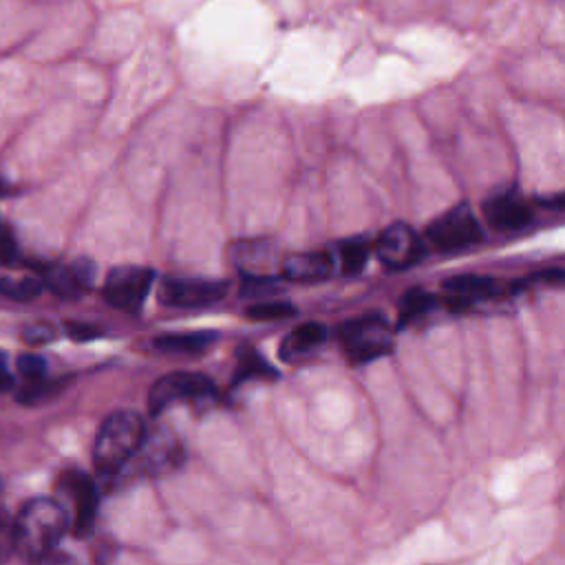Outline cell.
Here are the masks:
<instances>
[{
	"instance_id": "cell-1",
	"label": "cell",
	"mask_w": 565,
	"mask_h": 565,
	"mask_svg": "<svg viewBox=\"0 0 565 565\" xmlns=\"http://www.w3.org/2000/svg\"><path fill=\"white\" fill-rule=\"evenodd\" d=\"M68 525V512L60 501L49 497L31 499L13 521V550L35 561L57 547Z\"/></svg>"
},
{
	"instance_id": "cell-2",
	"label": "cell",
	"mask_w": 565,
	"mask_h": 565,
	"mask_svg": "<svg viewBox=\"0 0 565 565\" xmlns=\"http://www.w3.org/2000/svg\"><path fill=\"white\" fill-rule=\"evenodd\" d=\"M146 437V426L141 415L135 411H115L108 415L95 437L93 461L99 472H117L124 468L139 450Z\"/></svg>"
},
{
	"instance_id": "cell-3",
	"label": "cell",
	"mask_w": 565,
	"mask_h": 565,
	"mask_svg": "<svg viewBox=\"0 0 565 565\" xmlns=\"http://www.w3.org/2000/svg\"><path fill=\"white\" fill-rule=\"evenodd\" d=\"M395 333L393 327L375 313L358 316L340 327L342 353L353 364H366L393 351Z\"/></svg>"
},
{
	"instance_id": "cell-4",
	"label": "cell",
	"mask_w": 565,
	"mask_h": 565,
	"mask_svg": "<svg viewBox=\"0 0 565 565\" xmlns=\"http://www.w3.org/2000/svg\"><path fill=\"white\" fill-rule=\"evenodd\" d=\"M426 243L437 252H459L481 243L483 230L472 210L466 203H459L444 214H439L424 234Z\"/></svg>"
},
{
	"instance_id": "cell-5",
	"label": "cell",
	"mask_w": 565,
	"mask_h": 565,
	"mask_svg": "<svg viewBox=\"0 0 565 565\" xmlns=\"http://www.w3.org/2000/svg\"><path fill=\"white\" fill-rule=\"evenodd\" d=\"M510 294H514L510 285L477 274L455 276L441 285V300L450 311H475L479 307L494 305Z\"/></svg>"
},
{
	"instance_id": "cell-6",
	"label": "cell",
	"mask_w": 565,
	"mask_h": 565,
	"mask_svg": "<svg viewBox=\"0 0 565 565\" xmlns=\"http://www.w3.org/2000/svg\"><path fill=\"white\" fill-rule=\"evenodd\" d=\"M216 386L203 373L192 371H174L159 377L148 395V411L159 415L174 402H207L214 399Z\"/></svg>"
},
{
	"instance_id": "cell-7",
	"label": "cell",
	"mask_w": 565,
	"mask_h": 565,
	"mask_svg": "<svg viewBox=\"0 0 565 565\" xmlns=\"http://www.w3.org/2000/svg\"><path fill=\"white\" fill-rule=\"evenodd\" d=\"M154 280V271L141 265H119L110 269L104 282V298L108 305L121 311H139L143 305L150 285Z\"/></svg>"
},
{
	"instance_id": "cell-8",
	"label": "cell",
	"mask_w": 565,
	"mask_h": 565,
	"mask_svg": "<svg viewBox=\"0 0 565 565\" xmlns=\"http://www.w3.org/2000/svg\"><path fill=\"white\" fill-rule=\"evenodd\" d=\"M57 490L64 497V501L60 503H71L66 512H68L73 532L77 536H84L86 532H90L95 512H97V490L88 479V475L79 470H66L57 481Z\"/></svg>"
},
{
	"instance_id": "cell-9",
	"label": "cell",
	"mask_w": 565,
	"mask_h": 565,
	"mask_svg": "<svg viewBox=\"0 0 565 565\" xmlns=\"http://www.w3.org/2000/svg\"><path fill=\"white\" fill-rule=\"evenodd\" d=\"M227 294V282L207 278L170 276L159 287V300L170 307H207Z\"/></svg>"
},
{
	"instance_id": "cell-10",
	"label": "cell",
	"mask_w": 565,
	"mask_h": 565,
	"mask_svg": "<svg viewBox=\"0 0 565 565\" xmlns=\"http://www.w3.org/2000/svg\"><path fill=\"white\" fill-rule=\"evenodd\" d=\"M377 258L386 269H406L422 260L424 238L406 223L388 225L377 238Z\"/></svg>"
},
{
	"instance_id": "cell-11",
	"label": "cell",
	"mask_w": 565,
	"mask_h": 565,
	"mask_svg": "<svg viewBox=\"0 0 565 565\" xmlns=\"http://www.w3.org/2000/svg\"><path fill=\"white\" fill-rule=\"evenodd\" d=\"M232 260L249 282H263L274 274V269L280 271L282 258H278V249L271 241L243 238L232 245Z\"/></svg>"
},
{
	"instance_id": "cell-12",
	"label": "cell",
	"mask_w": 565,
	"mask_h": 565,
	"mask_svg": "<svg viewBox=\"0 0 565 565\" xmlns=\"http://www.w3.org/2000/svg\"><path fill=\"white\" fill-rule=\"evenodd\" d=\"M135 457H139V463L148 475H166L181 466L183 448L168 428H157L143 437Z\"/></svg>"
},
{
	"instance_id": "cell-13",
	"label": "cell",
	"mask_w": 565,
	"mask_h": 565,
	"mask_svg": "<svg viewBox=\"0 0 565 565\" xmlns=\"http://www.w3.org/2000/svg\"><path fill=\"white\" fill-rule=\"evenodd\" d=\"M483 216L490 227L499 232H514L530 225L532 205L514 190H503L483 201Z\"/></svg>"
},
{
	"instance_id": "cell-14",
	"label": "cell",
	"mask_w": 565,
	"mask_h": 565,
	"mask_svg": "<svg viewBox=\"0 0 565 565\" xmlns=\"http://www.w3.org/2000/svg\"><path fill=\"white\" fill-rule=\"evenodd\" d=\"M324 340H327V329L320 322H302L280 340L278 355L282 362L296 364L311 358L322 347Z\"/></svg>"
},
{
	"instance_id": "cell-15",
	"label": "cell",
	"mask_w": 565,
	"mask_h": 565,
	"mask_svg": "<svg viewBox=\"0 0 565 565\" xmlns=\"http://www.w3.org/2000/svg\"><path fill=\"white\" fill-rule=\"evenodd\" d=\"M333 258L329 252H300L280 260V274L294 282H316L331 276Z\"/></svg>"
},
{
	"instance_id": "cell-16",
	"label": "cell",
	"mask_w": 565,
	"mask_h": 565,
	"mask_svg": "<svg viewBox=\"0 0 565 565\" xmlns=\"http://www.w3.org/2000/svg\"><path fill=\"white\" fill-rule=\"evenodd\" d=\"M437 302H439V298L435 294L426 291L424 287L406 289V294L399 298V305H397V327L406 329L408 324L424 320L426 316H430L435 311Z\"/></svg>"
},
{
	"instance_id": "cell-17",
	"label": "cell",
	"mask_w": 565,
	"mask_h": 565,
	"mask_svg": "<svg viewBox=\"0 0 565 565\" xmlns=\"http://www.w3.org/2000/svg\"><path fill=\"white\" fill-rule=\"evenodd\" d=\"M216 340L214 331H188V333H163L154 338V347L172 353H196L207 349Z\"/></svg>"
},
{
	"instance_id": "cell-18",
	"label": "cell",
	"mask_w": 565,
	"mask_h": 565,
	"mask_svg": "<svg viewBox=\"0 0 565 565\" xmlns=\"http://www.w3.org/2000/svg\"><path fill=\"white\" fill-rule=\"evenodd\" d=\"M42 282L60 298H77L84 294L68 265H51L42 274Z\"/></svg>"
},
{
	"instance_id": "cell-19",
	"label": "cell",
	"mask_w": 565,
	"mask_h": 565,
	"mask_svg": "<svg viewBox=\"0 0 565 565\" xmlns=\"http://www.w3.org/2000/svg\"><path fill=\"white\" fill-rule=\"evenodd\" d=\"M276 369H271L265 358H260L256 351L252 349H241L238 353V364H236V373H234V384H241L245 380L252 377H276Z\"/></svg>"
},
{
	"instance_id": "cell-20",
	"label": "cell",
	"mask_w": 565,
	"mask_h": 565,
	"mask_svg": "<svg viewBox=\"0 0 565 565\" xmlns=\"http://www.w3.org/2000/svg\"><path fill=\"white\" fill-rule=\"evenodd\" d=\"M42 289H44V282L35 276H22V278L4 276V278H0V294L4 298L18 300V302H26V300L38 298L42 294Z\"/></svg>"
},
{
	"instance_id": "cell-21",
	"label": "cell",
	"mask_w": 565,
	"mask_h": 565,
	"mask_svg": "<svg viewBox=\"0 0 565 565\" xmlns=\"http://www.w3.org/2000/svg\"><path fill=\"white\" fill-rule=\"evenodd\" d=\"M369 252H371L369 243L364 238H360V236L340 243L338 254H340V269H342V274L353 276V274L362 271V267L369 260Z\"/></svg>"
},
{
	"instance_id": "cell-22",
	"label": "cell",
	"mask_w": 565,
	"mask_h": 565,
	"mask_svg": "<svg viewBox=\"0 0 565 565\" xmlns=\"http://www.w3.org/2000/svg\"><path fill=\"white\" fill-rule=\"evenodd\" d=\"M247 318L258 320V322H271V320H285L296 316V307L289 302H280V300H265V302H256L252 307H247Z\"/></svg>"
},
{
	"instance_id": "cell-23",
	"label": "cell",
	"mask_w": 565,
	"mask_h": 565,
	"mask_svg": "<svg viewBox=\"0 0 565 565\" xmlns=\"http://www.w3.org/2000/svg\"><path fill=\"white\" fill-rule=\"evenodd\" d=\"M64 384H66L64 380H60V382H46L44 377H42V380H31V382H26L24 388L18 391V397H15V399H20V402H24V404H33V402H38V399H42V397L53 395V393L60 391Z\"/></svg>"
},
{
	"instance_id": "cell-24",
	"label": "cell",
	"mask_w": 565,
	"mask_h": 565,
	"mask_svg": "<svg viewBox=\"0 0 565 565\" xmlns=\"http://www.w3.org/2000/svg\"><path fill=\"white\" fill-rule=\"evenodd\" d=\"M55 338H57V329L51 322H33V324H26L22 329V340L26 344L40 347V344H46V342H51Z\"/></svg>"
},
{
	"instance_id": "cell-25",
	"label": "cell",
	"mask_w": 565,
	"mask_h": 565,
	"mask_svg": "<svg viewBox=\"0 0 565 565\" xmlns=\"http://www.w3.org/2000/svg\"><path fill=\"white\" fill-rule=\"evenodd\" d=\"M15 364H18V373H20L26 382H31V380H42L44 373H46L44 360H42L40 355H35V353H22Z\"/></svg>"
},
{
	"instance_id": "cell-26",
	"label": "cell",
	"mask_w": 565,
	"mask_h": 565,
	"mask_svg": "<svg viewBox=\"0 0 565 565\" xmlns=\"http://www.w3.org/2000/svg\"><path fill=\"white\" fill-rule=\"evenodd\" d=\"M20 258L15 238L9 230V225L0 218V265H15Z\"/></svg>"
},
{
	"instance_id": "cell-27",
	"label": "cell",
	"mask_w": 565,
	"mask_h": 565,
	"mask_svg": "<svg viewBox=\"0 0 565 565\" xmlns=\"http://www.w3.org/2000/svg\"><path fill=\"white\" fill-rule=\"evenodd\" d=\"M68 267H71L73 276L77 278V282L82 285V289H84V291L93 287V282H95V274H97V267H95V263H93L90 258H77V260H73Z\"/></svg>"
},
{
	"instance_id": "cell-28",
	"label": "cell",
	"mask_w": 565,
	"mask_h": 565,
	"mask_svg": "<svg viewBox=\"0 0 565 565\" xmlns=\"http://www.w3.org/2000/svg\"><path fill=\"white\" fill-rule=\"evenodd\" d=\"M13 550V521H9L7 512L0 508V561H4Z\"/></svg>"
},
{
	"instance_id": "cell-29",
	"label": "cell",
	"mask_w": 565,
	"mask_h": 565,
	"mask_svg": "<svg viewBox=\"0 0 565 565\" xmlns=\"http://www.w3.org/2000/svg\"><path fill=\"white\" fill-rule=\"evenodd\" d=\"M33 565H79L71 554H66V552H49V554H44V556H40V558H35L33 561Z\"/></svg>"
},
{
	"instance_id": "cell-30",
	"label": "cell",
	"mask_w": 565,
	"mask_h": 565,
	"mask_svg": "<svg viewBox=\"0 0 565 565\" xmlns=\"http://www.w3.org/2000/svg\"><path fill=\"white\" fill-rule=\"evenodd\" d=\"M68 335H73L75 340H88V338H95L99 335L97 329H93L90 324H77V322H68Z\"/></svg>"
},
{
	"instance_id": "cell-31",
	"label": "cell",
	"mask_w": 565,
	"mask_h": 565,
	"mask_svg": "<svg viewBox=\"0 0 565 565\" xmlns=\"http://www.w3.org/2000/svg\"><path fill=\"white\" fill-rule=\"evenodd\" d=\"M13 386V377L7 369V362H4V353H0V391H7Z\"/></svg>"
},
{
	"instance_id": "cell-32",
	"label": "cell",
	"mask_w": 565,
	"mask_h": 565,
	"mask_svg": "<svg viewBox=\"0 0 565 565\" xmlns=\"http://www.w3.org/2000/svg\"><path fill=\"white\" fill-rule=\"evenodd\" d=\"M543 205H547V207H558V210H565V192H561V194H554L552 199H545V201H543Z\"/></svg>"
},
{
	"instance_id": "cell-33",
	"label": "cell",
	"mask_w": 565,
	"mask_h": 565,
	"mask_svg": "<svg viewBox=\"0 0 565 565\" xmlns=\"http://www.w3.org/2000/svg\"><path fill=\"white\" fill-rule=\"evenodd\" d=\"M0 194H2V181H0Z\"/></svg>"
}]
</instances>
